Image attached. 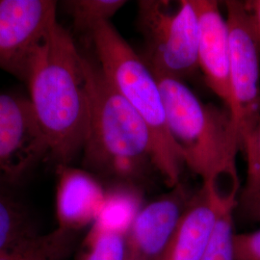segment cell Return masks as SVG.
Listing matches in <instances>:
<instances>
[{
	"label": "cell",
	"mask_w": 260,
	"mask_h": 260,
	"mask_svg": "<svg viewBox=\"0 0 260 260\" xmlns=\"http://www.w3.org/2000/svg\"><path fill=\"white\" fill-rule=\"evenodd\" d=\"M29 101L56 166L71 165L83 150L89 125L84 55L57 21L27 81Z\"/></svg>",
	"instance_id": "cell-1"
},
{
	"label": "cell",
	"mask_w": 260,
	"mask_h": 260,
	"mask_svg": "<svg viewBox=\"0 0 260 260\" xmlns=\"http://www.w3.org/2000/svg\"><path fill=\"white\" fill-rule=\"evenodd\" d=\"M84 67L90 106L81 153L84 169L109 183L142 187L151 171H156L149 127L113 88L98 62L84 56Z\"/></svg>",
	"instance_id": "cell-2"
},
{
	"label": "cell",
	"mask_w": 260,
	"mask_h": 260,
	"mask_svg": "<svg viewBox=\"0 0 260 260\" xmlns=\"http://www.w3.org/2000/svg\"><path fill=\"white\" fill-rule=\"evenodd\" d=\"M90 35L103 75L149 127L156 171L170 188L177 186L184 163L169 134L156 76L110 21L99 24Z\"/></svg>",
	"instance_id": "cell-3"
},
{
	"label": "cell",
	"mask_w": 260,
	"mask_h": 260,
	"mask_svg": "<svg viewBox=\"0 0 260 260\" xmlns=\"http://www.w3.org/2000/svg\"><path fill=\"white\" fill-rule=\"evenodd\" d=\"M155 76L169 134L187 167L205 182L215 173L236 166L240 146L231 112L203 103L182 80Z\"/></svg>",
	"instance_id": "cell-4"
},
{
	"label": "cell",
	"mask_w": 260,
	"mask_h": 260,
	"mask_svg": "<svg viewBox=\"0 0 260 260\" xmlns=\"http://www.w3.org/2000/svg\"><path fill=\"white\" fill-rule=\"evenodd\" d=\"M138 23L145 40L146 62L157 76L182 80L199 68V21L193 0H143Z\"/></svg>",
	"instance_id": "cell-5"
},
{
	"label": "cell",
	"mask_w": 260,
	"mask_h": 260,
	"mask_svg": "<svg viewBox=\"0 0 260 260\" xmlns=\"http://www.w3.org/2000/svg\"><path fill=\"white\" fill-rule=\"evenodd\" d=\"M231 44L232 117L240 150L260 121V55L245 3L224 2Z\"/></svg>",
	"instance_id": "cell-6"
},
{
	"label": "cell",
	"mask_w": 260,
	"mask_h": 260,
	"mask_svg": "<svg viewBox=\"0 0 260 260\" xmlns=\"http://www.w3.org/2000/svg\"><path fill=\"white\" fill-rule=\"evenodd\" d=\"M52 0H0V69L27 83L57 22Z\"/></svg>",
	"instance_id": "cell-7"
},
{
	"label": "cell",
	"mask_w": 260,
	"mask_h": 260,
	"mask_svg": "<svg viewBox=\"0 0 260 260\" xmlns=\"http://www.w3.org/2000/svg\"><path fill=\"white\" fill-rule=\"evenodd\" d=\"M49 155L29 98L0 93V189L20 184Z\"/></svg>",
	"instance_id": "cell-8"
},
{
	"label": "cell",
	"mask_w": 260,
	"mask_h": 260,
	"mask_svg": "<svg viewBox=\"0 0 260 260\" xmlns=\"http://www.w3.org/2000/svg\"><path fill=\"white\" fill-rule=\"evenodd\" d=\"M192 194L181 183L144 205L126 234L125 260H161Z\"/></svg>",
	"instance_id": "cell-9"
},
{
	"label": "cell",
	"mask_w": 260,
	"mask_h": 260,
	"mask_svg": "<svg viewBox=\"0 0 260 260\" xmlns=\"http://www.w3.org/2000/svg\"><path fill=\"white\" fill-rule=\"evenodd\" d=\"M199 21L198 65L205 82L230 112L233 108L230 66L231 44L226 19L212 0H193Z\"/></svg>",
	"instance_id": "cell-10"
},
{
	"label": "cell",
	"mask_w": 260,
	"mask_h": 260,
	"mask_svg": "<svg viewBox=\"0 0 260 260\" xmlns=\"http://www.w3.org/2000/svg\"><path fill=\"white\" fill-rule=\"evenodd\" d=\"M56 229L78 235L95 221L105 186L92 173L72 165L56 166Z\"/></svg>",
	"instance_id": "cell-11"
},
{
	"label": "cell",
	"mask_w": 260,
	"mask_h": 260,
	"mask_svg": "<svg viewBox=\"0 0 260 260\" xmlns=\"http://www.w3.org/2000/svg\"><path fill=\"white\" fill-rule=\"evenodd\" d=\"M217 216L204 186L194 193L161 260H202Z\"/></svg>",
	"instance_id": "cell-12"
},
{
	"label": "cell",
	"mask_w": 260,
	"mask_h": 260,
	"mask_svg": "<svg viewBox=\"0 0 260 260\" xmlns=\"http://www.w3.org/2000/svg\"><path fill=\"white\" fill-rule=\"evenodd\" d=\"M144 205L143 187L126 182H110L105 186L101 211L91 226L126 235Z\"/></svg>",
	"instance_id": "cell-13"
},
{
	"label": "cell",
	"mask_w": 260,
	"mask_h": 260,
	"mask_svg": "<svg viewBox=\"0 0 260 260\" xmlns=\"http://www.w3.org/2000/svg\"><path fill=\"white\" fill-rule=\"evenodd\" d=\"M78 235L55 229L39 233L0 250V260H66L74 251Z\"/></svg>",
	"instance_id": "cell-14"
},
{
	"label": "cell",
	"mask_w": 260,
	"mask_h": 260,
	"mask_svg": "<svg viewBox=\"0 0 260 260\" xmlns=\"http://www.w3.org/2000/svg\"><path fill=\"white\" fill-rule=\"evenodd\" d=\"M37 233L24 206L9 191L0 189V250Z\"/></svg>",
	"instance_id": "cell-15"
},
{
	"label": "cell",
	"mask_w": 260,
	"mask_h": 260,
	"mask_svg": "<svg viewBox=\"0 0 260 260\" xmlns=\"http://www.w3.org/2000/svg\"><path fill=\"white\" fill-rule=\"evenodd\" d=\"M215 203V202H214ZM217 216L202 260H235L233 214L238 201L215 203Z\"/></svg>",
	"instance_id": "cell-16"
},
{
	"label": "cell",
	"mask_w": 260,
	"mask_h": 260,
	"mask_svg": "<svg viewBox=\"0 0 260 260\" xmlns=\"http://www.w3.org/2000/svg\"><path fill=\"white\" fill-rule=\"evenodd\" d=\"M126 3L122 0H70L63 1L74 26L80 32L91 34L99 24L109 19Z\"/></svg>",
	"instance_id": "cell-17"
},
{
	"label": "cell",
	"mask_w": 260,
	"mask_h": 260,
	"mask_svg": "<svg viewBox=\"0 0 260 260\" xmlns=\"http://www.w3.org/2000/svg\"><path fill=\"white\" fill-rule=\"evenodd\" d=\"M126 235L89 228L75 260H125Z\"/></svg>",
	"instance_id": "cell-18"
},
{
	"label": "cell",
	"mask_w": 260,
	"mask_h": 260,
	"mask_svg": "<svg viewBox=\"0 0 260 260\" xmlns=\"http://www.w3.org/2000/svg\"><path fill=\"white\" fill-rule=\"evenodd\" d=\"M243 152L247 159V177L240 195V205L253 217L260 208V121Z\"/></svg>",
	"instance_id": "cell-19"
},
{
	"label": "cell",
	"mask_w": 260,
	"mask_h": 260,
	"mask_svg": "<svg viewBox=\"0 0 260 260\" xmlns=\"http://www.w3.org/2000/svg\"><path fill=\"white\" fill-rule=\"evenodd\" d=\"M234 255L235 260H260V230L236 233Z\"/></svg>",
	"instance_id": "cell-20"
},
{
	"label": "cell",
	"mask_w": 260,
	"mask_h": 260,
	"mask_svg": "<svg viewBox=\"0 0 260 260\" xmlns=\"http://www.w3.org/2000/svg\"><path fill=\"white\" fill-rule=\"evenodd\" d=\"M244 3L250 18L252 35L260 55V0L245 1Z\"/></svg>",
	"instance_id": "cell-21"
},
{
	"label": "cell",
	"mask_w": 260,
	"mask_h": 260,
	"mask_svg": "<svg viewBox=\"0 0 260 260\" xmlns=\"http://www.w3.org/2000/svg\"><path fill=\"white\" fill-rule=\"evenodd\" d=\"M253 218H255L256 220H260V208L256 211V213L254 214Z\"/></svg>",
	"instance_id": "cell-22"
}]
</instances>
